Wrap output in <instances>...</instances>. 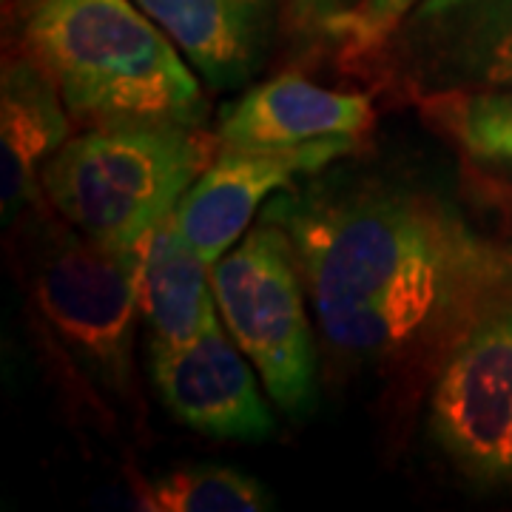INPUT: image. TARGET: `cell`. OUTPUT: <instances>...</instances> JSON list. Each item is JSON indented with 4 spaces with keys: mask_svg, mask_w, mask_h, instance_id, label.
I'll return each mask as SVG.
<instances>
[{
    "mask_svg": "<svg viewBox=\"0 0 512 512\" xmlns=\"http://www.w3.org/2000/svg\"><path fill=\"white\" fill-rule=\"evenodd\" d=\"M333 353L376 373H439L458 342L512 302V251L456 205L390 180H328L276 197Z\"/></svg>",
    "mask_w": 512,
    "mask_h": 512,
    "instance_id": "6da1fadb",
    "label": "cell"
},
{
    "mask_svg": "<svg viewBox=\"0 0 512 512\" xmlns=\"http://www.w3.org/2000/svg\"><path fill=\"white\" fill-rule=\"evenodd\" d=\"M15 237L18 274L37 336L63 379L97 413L137 410L134 336L143 248L120 251L32 208Z\"/></svg>",
    "mask_w": 512,
    "mask_h": 512,
    "instance_id": "7a4b0ae2",
    "label": "cell"
},
{
    "mask_svg": "<svg viewBox=\"0 0 512 512\" xmlns=\"http://www.w3.org/2000/svg\"><path fill=\"white\" fill-rule=\"evenodd\" d=\"M18 46L52 77L77 126H205L200 74L137 0H20Z\"/></svg>",
    "mask_w": 512,
    "mask_h": 512,
    "instance_id": "3957f363",
    "label": "cell"
},
{
    "mask_svg": "<svg viewBox=\"0 0 512 512\" xmlns=\"http://www.w3.org/2000/svg\"><path fill=\"white\" fill-rule=\"evenodd\" d=\"M220 148L217 131L188 123H94L49 157L40 194L86 237L120 251L143 248Z\"/></svg>",
    "mask_w": 512,
    "mask_h": 512,
    "instance_id": "277c9868",
    "label": "cell"
},
{
    "mask_svg": "<svg viewBox=\"0 0 512 512\" xmlns=\"http://www.w3.org/2000/svg\"><path fill=\"white\" fill-rule=\"evenodd\" d=\"M211 279L222 322L268 396L288 416H302L316 393V345L291 237L276 222H259L211 268Z\"/></svg>",
    "mask_w": 512,
    "mask_h": 512,
    "instance_id": "5b68a950",
    "label": "cell"
},
{
    "mask_svg": "<svg viewBox=\"0 0 512 512\" xmlns=\"http://www.w3.org/2000/svg\"><path fill=\"white\" fill-rule=\"evenodd\" d=\"M430 433L461 473L510 478L512 302L478 322L441 362L430 393Z\"/></svg>",
    "mask_w": 512,
    "mask_h": 512,
    "instance_id": "8992f818",
    "label": "cell"
},
{
    "mask_svg": "<svg viewBox=\"0 0 512 512\" xmlns=\"http://www.w3.org/2000/svg\"><path fill=\"white\" fill-rule=\"evenodd\" d=\"M356 146L359 140L339 137L288 148H220L174 208V222L214 268L248 234L259 205L271 194L319 174Z\"/></svg>",
    "mask_w": 512,
    "mask_h": 512,
    "instance_id": "52a82bcc",
    "label": "cell"
},
{
    "mask_svg": "<svg viewBox=\"0 0 512 512\" xmlns=\"http://www.w3.org/2000/svg\"><path fill=\"white\" fill-rule=\"evenodd\" d=\"M148 356L160 399L185 427L225 441L274 436V413L259 393L256 367L222 328L177 348H148Z\"/></svg>",
    "mask_w": 512,
    "mask_h": 512,
    "instance_id": "ba28073f",
    "label": "cell"
},
{
    "mask_svg": "<svg viewBox=\"0 0 512 512\" xmlns=\"http://www.w3.org/2000/svg\"><path fill=\"white\" fill-rule=\"evenodd\" d=\"M376 123L367 94L336 92L302 74H276L225 106L217 123L222 148H288L353 137Z\"/></svg>",
    "mask_w": 512,
    "mask_h": 512,
    "instance_id": "9c48e42d",
    "label": "cell"
},
{
    "mask_svg": "<svg viewBox=\"0 0 512 512\" xmlns=\"http://www.w3.org/2000/svg\"><path fill=\"white\" fill-rule=\"evenodd\" d=\"M410 55V72L433 92L512 86V0H427Z\"/></svg>",
    "mask_w": 512,
    "mask_h": 512,
    "instance_id": "30bf717a",
    "label": "cell"
},
{
    "mask_svg": "<svg viewBox=\"0 0 512 512\" xmlns=\"http://www.w3.org/2000/svg\"><path fill=\"white\" fill-rule=\"evenodd\" d=\"M214 92L251 83L274 49L276 0H137Z\"/></svg>",
    "mask_w": 512,
    "mask_h": 512,
    "instance_id": "8fae6325",
    "label": "cell"
},
{
    "mask_svg": "<svg viewBox=\"0 0 512 512\" xmlns=\"http://www.w3.org/2000/svg\"><path fill=\"white\" fill-rule=\"evenodd\" d=\"M72 137V114L52 77L15 49L0 74V200L6 228L32 208L40 171Z\"/></svg>",
    "mask_w": 512,
    "mask_h": 512,
    "instance_id": "7c38bea8",
    "label": "cell"
},
{
    "mask_svg": "<svg viewBox=\"0 0 512 512\" xmlns=\"http://www.w3.org/2000/svg\"><path fill=\"white\" fill-rule=\"evenodd\" d=\"M211 265L188 242L174 214L165 217L143 248L140 319L148 348H177L208 330L222 328Z\"/></svg>",
    "mask_w": 512,
    "mask_h": 512,
    "instance_id": "4fadbf2b",
    "label": "cell"
},
{
    "mask_svg": "<svg viewBox=\"0 0 512 512\" xmlns=\"http://www.w3.org/2000/svg\"><path fill=\"white\" fill-rule=\"evenodd\" d=\"M419 109L467 157L512 171V86L427 92Z\"/></svg>",
    "mask_w": 512,
    "mask_h": 512,
    "instance_id": "5bb4252c",
    "label": "cell"
},
{
    "mask_svg": "<svg viewBox=\"0 0 512 512\" xmlns=\"http://www.w3.org/2000/svg\"><path fill=\"white\" fill-rule=\"evenodd\" d=\"M134 504L148 512H262L274 507V498L239 470L194 464L137 481Z\"/></svg>",
    "mask_w": 512,
    "mask_h": 512,
    "instance_id": "9a60e30c",
    "label": "cell"
},
{
    "mask_svg": "<svg viewBox=\"0 0 512 512\" xmlns=\"http://www.w3.org/2000/svg\"><path fill=\"white\" fill-rule=\"evenodd\" d=\"M424 0H359L322 29L330 37L336 60L348 72L379 66L402 26L416 15Z\"/></svg>",
    "mask_w": 512,
    "mask_h": 512,
    "instance_id": "2e32d148",
    "label": "cell"
},
{
    "mask_svg": "<svg viewBox=\"0 0 512 512\" xmlns=\"http://www.w3.org/2000/svg\"><path fill=\"white\" fill-rule=\"evenodd\" d=\"M359 0H288V15L302 32H322L330 20Z\"/></svg>",
    "mask_w": 512,
    "mask_h": 512,
    "instance_id": "e0dca14e",
    "label": "cell"
},
{
    "mask_svg": "<svg viewBox=\"0 0 512 512\" xmlns=\"http://www.w3.org/2000/svg\"><path fill=\"white\" fill-rule=\"evenodd\" d=\"M510 478H512V444H510Z\"/></svg>",
    "mask_w": 512,
    "mask_h": 512,
    "instance_id": "ac0fdd59",
    "label": "cell"
}]
</instances>
